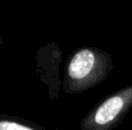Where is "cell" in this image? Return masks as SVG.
I'll return each mask as SVG.
<instances>
[{
    "label": "cell",
    "instance_id": "1",
    "mask_svg": "<svg viewBox=\"0 0 132 130\" xmlns=\"http://www.w3.org/2000/svg\"><path fill=\"white\" fill-rule=\"evenodd\" d=\"M113 66L112 56L105 50L94 46L77 48L68 60L63 91L68 94L84 93L103 83Z\"/></svg>",
    "mask_w": 132,
    "mask_h": 130
},
{
    "label": "cell",
    "instance_id": "2",
    "mask_svg": "<svg viewBox=\"0 0 132 130\" xmlns=\"http://www.w3.org/2000/svg\"><path fill=\"white\" fill-rule=\"evenodd\" d=\"M132 108V84L123 87L99 102L82 119L81 130H114Z\"/></svg>",
    "mask_w": 132,
    "mask_h": 130
},
{
    "label": "cell",
    "instance_id": "3",
    "mask_svg": "<svg viewBox=\"0 0 132 130\" xmlns=\"http://www.w3.org/2000/svg\"><path fill=\"white\" fill-rule=\"evenodd\" d=\"M0 130H46L44 126L15 116L0 115Z\"/></svg>",
    "mask_w": 132,
    "mask_h": 130
}]
</instances>
